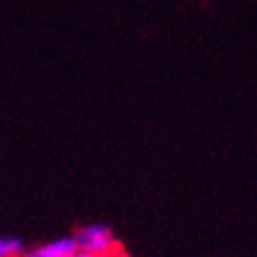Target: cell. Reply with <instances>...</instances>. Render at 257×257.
I'll list each match as a JSON object with an SVG mask.
<instances>
[{
	"mask_svg": "<svg viewBox=\"0 0 257 257\" xmlns=\"http://www.w3.org/2000/svg\"><path fill=\"white\" fill-rule=\"evenodd\" d=\"M72 239H74V243H77V250L90 252V255H97V257L114 255L116 248H118L111 227L102 225V222H88V225H81V227L74 229Z\"/></svg>",
	"mask_w": 257,
	"mask_h": 257,
	"instance_id": "obj_1",
	"label": "cell"
},
{
	"mask_svg": "<svg viewBox=\"0 0 257 257\" xmlns=\"http://www.w3.org/2000/svg\"><path fill=\"white\" fill-rule=\"evenodd\" d=\"M77 252V243L72 236H58V239L49 241V243L28 248L19 257H72Z\"/></svg>",
	"mask_w": 257,
	"mask_h": 257,
	"instance_id": "obj_2",
	"label": "cell"
},
{
	"mask_svg": "<svg viewBox=\"0 0 257 257\" xmlns=\"http://www.w3.org/2000/svg\"><path fill=\"white\" fill-rule=\"evenodd\" d=\"M26 250L24 239L10 236V234H0V257H19Z\"/></svg>",
	"mask_w": 257,
	"mask_h": 257,
	"instance_id": "obj_3",
	"label": "cell"
},
{
	"mask_svg": "<svg viewBox=\"0 0 257 257\" xmlns=\"http://www.w3.org/2000/svg\"><path fill=\"white\" fill-rule=\"evenodd\" d=\"M72 257H97V255H90V252H81V250H77Z\"/></svg>",
	"mask_w": 257,
	"mask_h": 257,
	"instance_id": "obj_4",
	"label": "cell"
}]
</instances>
